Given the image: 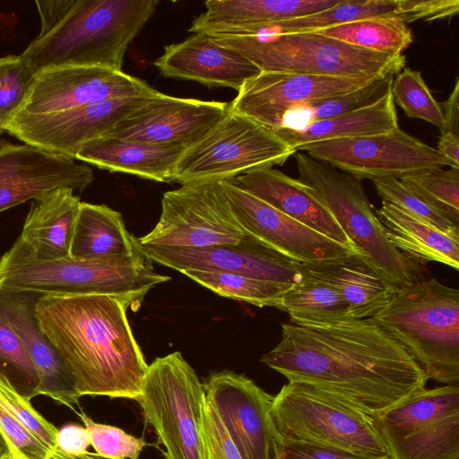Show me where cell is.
Here are the masks:
<instances>
[{
	"mask_svg": "<svg viewBox=\"0 0 459 459\" xmlns=\"http://www.w3.org/2000/svg\"><path fill=\"white\" fill-rule=\"evenodd\" d=\"M142 247L152 262L179 272L221 271L281 284L296 282L301 266V263L250 234L237 244L205 247Z\"/></svg>",
	"mask_w": 459,
	"mask_h": 459,
	"instance_id": "cell-19",
	"label": "cell"
},
{
	"mask_svg": "<svg viewBox=\"0 0 459 459\" xmlns=\"http://www.w3.org/2000/svg\"><path fill=\"white\" fill-rule=\"evenodd\" d=\"M299 179L326 206L356 250L398 290L427 280L424 263L387 240L358 178L296 152Z\"/></svg>",
	"mask_w": 459,
	"mask_h": 459,
	"instance_id": "cell-6",
	"label": "cell"
},
{
	"mask_svg": "<svg viewBox=\"0 0 459 459\" xmlns=\"http://www.w3.org/2000/svg\"><path fill=\"white\" fill-rule=\"evenodd\" d=\"M459 12L457 0H341L328 9L274 23L256 34L315 32L368 19H397L411 23L451 18Z\"/></svg>",
	"mask_w": 459,
	"mask_h": 459,
	"instance_id": "cell-24",
	"label": "cell"
},
{
	"mask_svg": "<svg viewBox=\"0 0 459 459\" xmlns=\"http://www.w3.org/2000/svg\"><path fill=\"white\" fill-rule=\"evenodd\" d=\"M229 181L307 227L356 250L330 211L299 179L265 167Z\"/></svg>",
	"mask_w": 459,
	"mask_h": 459,
	"instance_id": "cell-25",
	"label": "cell"
},
{
	"mask_svg": "<svg viewBox=\"0 0 459 459\" xmlns=\"http://www.w3.org/2000/svg\"><path fill=\"white\" fill-rule=\"evenodd\" d=\"M185 148L103 136L85 143L79 160L100 169L135 175L158 182H170Z\"/></svg>",
	"mask_w": 459,
	"mask_h": 459,
	"instance_id": "cell-28",
	"label": "cell"
},
{
	"mask_svg": "<svg viewBox=\"0 0 459 459\" xmlns=\"http://www.w3.org/2000/svg\"><path fill=\"white\" fill-rule=\"evenodd\" d=\"M204 435L208 459H243L219 414L206 398Z\"/></svg>",
	"mask_w": 459,
	"mask_h": 459,
	"instance_id": "cell-45",
	"label": "cell"
},
{
	"mask_svg": "<svg viewBox=\"0 0 459 459\" xmlns=\"http://www.w3.org/2000/svg\"><path fill=\"white\" fill-rule=\"evenodd\" d=\"M397 127V113L390 88L378 100L360 109L301 127L280 126L273 131L298 152L301 146L312 143L385 134Z\"/></svg>",
	"mask_w": 459,
	"mask_h": 459,
	"instance_id": "cell-30",
	"label": "cell"
},
{
	"mask_svg": "<svg viewBox=\"0 0 459 459\" xmlns=\"http://www.w3.org/2000/svg\"><path fill=\"white\" fill-rule=\"evenodd\" d=\"M219 182L246 232L284 255L299 263L319 264L358 252L281 212L230 181Z\"/></svg>",
	"mask_w": 459,
	"mask_h": 459,
	"instance_id": "cell-20",
	"label": "cell"
},
{
	"mask_svg": "<svg viewBox=\"0 0 459 459\" xmlns=\"http://www.w3.org/2000/svg\"><path fill=\"white\" fill-rule=\"evenodd\" d=\"M281 310L300 325L353 319L337 289L315 264L301 263L299 279L284 293Z\"/></svg>",
	"mask_w": 459,
	"mask_h": 459,
	"instance_id": "cell-33",
	"label": "cell"
},
{
	"mask_svg": "<svg viewBox=\"0 0 459 459\" xmlns=\"http://www.w3.org/2000/svg\"><path fill=\"white\" fill-rule=\"evenodd\" d=\"M157 0H72L60 19L21 56L37 74L58 66L122 71L129 44L154 13Z\"/></svg>",
	"mask_w": 459,
	"mask_h": 459,
	"instance_id": "cell-3",
	"label": "cell"
},
{
	"mask_svg": "<svg viewBox=\"0 0 459 459\" xmlns=\"http://www.w3.org/2000/svg\"><path fill=\"white\" fill-rule=\"evenodd\" d=\"M261 361L288 381L328 391L374 415L425 388L428 377L372 318L325 325L282 324Z\"/></svg>",
	"mask_w": 459,
	"mask_h": 459,
	"instance_id": "cell-1",
	"label": "cell"
},
{
	"mask_svg": "<svg viewBox=\"0 0 459 459\" xmlns=\"http://www.w3.org/2000/svg\"><path fill=\"white\" fill-rule=\"evenodd\" d=\"M204 387L243 459L279 457L283 438L272 415L273 395L228 370L212 374Z\"/></svg>",
	"mask_w": 459,
	"mask_h": 459,
	"instance_id": "cell-14",
	"label": "cell"
},
{
	"mask_svg": "<svg viewBox=\"0 0 459 459\" xmlns=\"http://www.w3.org/2000/svg\"><path fill=\"white\" fill-rule=\"evenodd\" d=\"M181 273L222 297L259 307H272L281 309L283 295L292 285L221 271L186 270Z\"/></svg>",
	"mask_w": 459,
	"mask_h": 459,
	"instance_id": "cell-35",
	"label": "cell"
},
{
	"mask_svg": "<svg viewBox=\"0 0 459 459\" xmlns=\"http://www.w3.org/2000/svg\"><path fill=\"white\" fill-rule=\"evenodd\" d=\"M159 92L108 99L52 115L16 116L5 132L24 143L75 160L85 143L105 136Z\"/></svg>",
	"mask_w": 459,
	"mask_h": 459,
	"instance_id": "cell-15",
	"label": "cell"
},
{
	"mask_svg": "<svg viewBox=\"0 0 459 459\" xmlns=\"http://www.w3.org/2000/svg\"><path fill=\"white\" fill-rule=\"evenodd\" d=\"M143 253L126 230L121 214L105 204L82 202L75 222L70 256L98 260Z\"/></svg>",
	"mask_w": 459,
	"mask_h": 459,
	"instance_id": "cell-31",
	"label": "cell"
},
{
	"mask_svg": "<svg viewBox=\"0 0 459 459\" xmlns=\"http://www.w3.org/2000/svg\"><path fill=\"white\" fill-rule=\"evenodd\" d=\"M388 459H459V386L423 388L372 415Z\"/></svg>",
	"mask_w": 459,
	"mask_h": 459,
	"instance_id": "cell-11",
	"label": "cell"
},
{
	"mask_svg": "<svg viewBox=\"0 0 459 459\" xmlns=\"http://www.w3.org/2000/svg\"><path fill=\"white\" fill-rule=\"evenodd\" d=\"M377 195L409 215L448 235L459 238V225L427 203L400 179L386 178L372 180Z\"/></svg>",
	"mask_w": 459,
	"mask_h": 459,
	"instance_id": "cell-40",
	"label": "cell"
},
{
	"mask_svg": "<svg viewBox=\"0 0 459 459\" xmlns=\"http://www.w3.org/2000/svg\"><path fill=\"white\" fill-rule=\"evenodd\" d=\"M68 456L71 459H117V458L102 456V455H98L97 453H92V452H86L85 454H82L80 455H68Z\"/></svg>",
	"mask_w": 459,
	"mask_h": 459,
	"instance_id": "cell-51",
	"label": "cell"
},
{
	"mask_svg": "<svg viewBox=\"0 0 459 459\" xmlns=\"http://www.w3.org/2000/svg\"><path fill=\"white\" fill-rule=\"evenodd\" d=\"M48 459H71L67 455L62 453L61 451L56 449L53 451Z\"/></svg>",
	"mask_w": 459,
	"mask_h": 459,
	"instance_id": "cell-52",
	"label": "cell"
},
{
	"mask_svg": "<svg viewBox=\"0 0 459 459\" xmlns=\"http://www.w3.org/2000/svg\"><path fill=\"white\" fill-rule=\"evenodd\" d=\"M277 459H388L387 456H368L316 443L283 439Z\"/></svg>",
	"mask_w": 459,
	"mask_h": 459,
	"instance_id": "cell-46",
	"label": "cell"
},
{
	"mask_svg": "<svg viewBox=\"0 0 459 459\" xmlns=\"http://www.w3.org/2000/svg\"><path fill=\"white\" fill-rule=\"evenodd\" d=\"M40 295L0 287V316L18 335L38 370L39 395L73 409L81 396L73 376L39 325L35 307Z\"/></svg>",
	"mask_w": 459,
	"mask_h": 459,
	"instance_id": "cell-22",
	"label": "cell"
},
{
	"mask_svg": "<svg viewBox=\"0 0 459 459\" xmlns=\"http://www.w3.org/2000/svg\"><path fill=\"white\" fill-rule=\"evenodd\" d=\"M315 32L355 47L391 55H402L412 42L411 29L397 19L361 20Z\"/></svg>",
	"mask_w": 459,
	"mask_h": 459,
	"instance_id": "cell-34",
	"label": "cell"
},
{
	"mask_svg": "<svg viewBox=\"0 0 459 459\" xmlns=\"http://www.w3.org/2000/svg\"><path fill=\"white\" fill-rule=\"evenodd\" d=\"M393 79L394 75L378 77L347 93L298 107L286 114L281 126L301 127L368 107L387 92Z\"/></svg>",
	"mask_w": 459,
	"mask_h": 459,
	"instance_id": "cell-36",
	"label": "cell"
},
{
	"mask_svg": "<svg viewBox=\"0 0 459 459\" xmlns=\"http://www.w3.org/2000/svg\"><path fill=\"white\" fill-rule=\"evenodd\" d=\"M444 128L443 133H452L459 135V78L456 77L454 88L449 97L440 103Z\"/></svg>",
	"mask_w": 459,
	"mask_h": 459,
	"instance_id": "cell-48",
	"label": "cell"
},
{
	"mask_svg": "<svg viewBox=\"0 0 459 459\" xmlns=\"http://www.w3.org/2000/svg\"><path fill=\"white\" fill-rule=\"evenodd\" d=\"M8 459H21L19 458L18 456H16L15 455H13L10 458Z\"/></svg>",
	"mask_w": 459,
	"mask_h": 459,
	"instance_id": "cell-53",
	"label": "cell"
},
{
	"mask_svg": "<svg viewBox=\"0 0 459 459\" xmlns=\"http://www.w3.org/2000/svg\"><path fill=\"white\" fill-rule=\"evenodd\" d=\"M156 273L142 254L98 260L71 256L36 260L15 242L0 256V287L41 294L108 295L123 300L133 311L147 292L169 281Z\"/></svg>",
	"mask_w": 459,
	"mask_h": 459,
	"instance_id": "cell-4",
	"label": "cell"
},
{
	"mask_svg": "<svg viewBox=\"0 0 459 459\" xmlns=\"http://www.w3.org/2000/svg\"><path fill=\"white\" fill-rule=\"evenodd\" d=\"M0 378L29 401L39 395L38 370L18 335L1 316Z\"/></svg>",
	"mask_w": 459,
	"mask_h": 459,
	"instance_id": "cell-37",
	"label": "cell"
},
{
	"mask_svg": "<svg viewBox=\"0 0 459 459\" xmlns=\"http://www.w3.org/2000/svg\"><path fill=\"white\" fill-rule=\"evenodd\" d=\"M0 406L22 424L51 452L56 449L57 429L6 381L0 378Z\"/></svg>",
	"mask_w": 459,
	"mask_h": 459,
	"instance_id": "cell-43",
	"label": "cell"
},
{
	"mask_svg": "<svg viewBox=\"0 0 459 459\" xmlns=\"http://www.w3.org/2000/svg\"><path fill=\"white\" fill-rule=\"evenodd\" d=\"M154 91L145 82L122 71L100 66L53 67L36 74L16 116L52 115L108 99Z\"/></svg>",
	"mask_w": 459,
	"mask_h": 459,
	"instance_id": "cell-18",
	"label": "cell"
},
{
	"mask_svg": "<svg viewBox=\"0 0 459 459\" xmlns=\"http://www.w3.org/2000/svg\"><path fill=\"white\" fill-rule=\"evenodd\" d=\"M400 180L459 225V169H439Z\"/></svg>",
	"mask_w": 459,
	"mask_h": 459,
	"instance_id": "cell-39",
	"label": "cell"
},
{
	"mask_svg": "<svg viewBox=\"0 0 459 459\" xmlns=\"http://www.w3.org/2000/svg\"><path fill=\"white\" fill-rule=\"evenodd\" d=\"M13 454L10 445L0 432V459H8Z\"/></svg>",
	"mask_w": 459,
	"mask_h": 459,
	"instance_id": "cell-50",
	"label": "cell"
},
{
	"mask_svg": "<svg viewBox=\"0 0 459 459\" xmlns=\"http://www.w3.org/2000/svg\"><path fill=\"white\" fill-rule=\"evenodd\" d=\"M298 151L360 180L401 179L446 166L459 169L436 148L400 127L385 134L312 143Z\"/></svg>",
	"mask_w": 459,
	"mask_h": 459,
	"instance_id": "cell-12",
	"label": "cell"
},
{
	"mask_svg": "<svg viewBox=\"0 0 459 459\" xmlns=\"http://www.w3.org/2000/svg\"><path fill=\"white\" fill-rule=\"evenodd\" d=\"M391 91L394 102L409 117L422 119L443 131L440 103L432 96L420 71L403 68L393 79Z\"/></svg>",
	"mask_w": 459,
	"mask_h": 459,
	"instance_id": "cell-38",
	"label": "cell"
},
{
	"mask_svg": "<svg viewBox=\"0 0 459 459\" xmlns=\"http://www.w3.org/2000/svg\"><path fill=\"white\" fill-rule=\"evenodd\" d=\"M35 76L21 55L0 56V134L22 109Z\"/></svg>",
	"mask_w": 459,
	"mask_h": 459,
	"instance_id": "cell-41",
	"label": "cell"
},
{
	"mask_svg": "<svg viewBox=\"0 0 459 459\" xmlns=\"http://www.w3.org/2000/svg\"><path fill=\"white\" fill-rule=\"evenodd\" d=\"M372 319L413 358L426 377L459 384V290L434 278L402 288Z\"/></svg>",
	"mask_w": 459,
	"mask_h": 459,
	"instance_id": "cell-5",
	"label": "cell"
},
{
	"mask_svg": "<svg viewBox=\"0 0 459 459\" xmlns=\"http://www.w3.org/2000/svg\"><path fill=\"white\" fill-rule=\"evenodd\" d=\"M0 432L10 445L13 454L21 459H48L52 453L1 406Z\"/></svg>",
	"mask_w": 459,
	"mask_h": 459,
	"instance_id": "cell-44",
	"label": "cell"
},
{
	"mask_svg": "<svg viewBox=\"0 0 459 459\" xmlns=\"http://www.w3.org/2000/svg\"><path fill=\"white\" fill-rule=\"evenodd\" d=\"M91 446L88 429L78 424H67L57 430L56 449L68 455L85 454Z\"/></svg>",
	"mask_w": 459,
	"mask_h": 459,
	"instance_id": "cell-47",
	"label": "cell"
},
{
	"mask_svg": "<svg viewBox=\"0 0 459 459\" xmlns=\"http://www.w3.org/2000/svg\"><path fill=\"white\" fill-rule=\"evenodd\" d=\"M341 0H208L192 22L195 34L254 35L274 23L309 15Z\"/></svg>",
	"mask_w": 459,
	"mask_h": 459,
	"instance_id": "cell-26",
	"label": "cell"
},
{
	"mask_svg": "<svg viewBox=\"0 0 459 459\" xmlns=\"http://www.w3.org/2000/svg\"><path fill=\"white\" fill-rule=\"evenodd\" d=\"M153 65L165 77L236 91L261 73L245 56L205 34H195L165 47Z\"/></svg>",
	"mask_w": 459,
	"mask_h": 459,
	"instance_id": "cell-23",
	"label": "cell"
},
{
	"mask_svg": "<svg viewBox=\"0 0 459 459\" xmlns=\"http://www.w3.org/2000/svg\"><path fill=\"white\" fill-rule=\"evenodd\" d=\"M210 37L245 56L261 72L375 79L399 74L406 63L403 54L355 47L317 32Z\"/></svg>",
	"mask_w": 459,
	"mask_h": 459,
	"instance_id": "cell-7",
	"label": "cell"
},
{
	"mask_svg": "<svg viewBox=\"0 0 459 459\" xmlns=\"http://www.w3.org/2000/svg\"><path fill=\"white\" fill-rule=\"evenodd\" d=\"M81 203L71 188H58L31 200L15 243L36 260L70 256Z\"/></svg>",
	"mask_w": 459,
	"mask_h": 459,
	"instance_id": "cell-27",
	"label": "cell"
},
{
	"mask_svg": "<svg viewBox=\"0 0 459 459\" xmlns=\"http://www.w3.org/2000/svg\"><path fill=\"white\" fill-rule=\"evenodd\" d=\"M136 401L164 446L167 459H208L204 387L179 351L148 365Z\"/></svg>",
	"mask_w": 459,
	"mask_h": 459,
	"instance_id": "cell-8",
	"label": "cell"
},
{
	"mask_svg": "<svg viewBox=\"0 0 459 459\" xmlns=\"http://www.w3.org/2000/svg\"><path fill=\"white\" fill-rule=\"evenodd\" d=\"M296 152L272 129L230 111L206 135L184 150L172 181L186 185L230 180L281 165Z\"/></svg>",
	"mask_w": 459,
	"mask_h": 459,
	"instance_id": "cell-10",
	"label": "cell"
},
{
	"mask_svg": "<svg viewBox=\"0 0 459 459\" xmlns=\"http://www.w3.org/2000/svg\"><path fill=\"white\" fill-rule=\"evenodd\" d=\"M372 80L261 72L245 82L230 103V109L273 130L281 126L290 110L347 93Z\"/></svg>",
	"mask_w": 459,
	"mask_h": 459,
	"instance_id": "cell-17",
	"label": "cell"
},
{
	"mask_svg": "<svg viewBox=\"0 0 459 459\" xmlns=\"http://www.w3.org/2000/svg\"><path fill=\"white\" fill-rule=\"evenodd\" d=\"M91 437V446L100 455L117 459H137L147 445L142 437H135L123 429L98 423L85 412H77Z\"/></svg>",
	"mask_w": 459,
	"mask_h": 459,
	"instance_id": "cell-42",
	"label": "cell"
},
{
	"mask_svg": "<svg viewBox=\"0 0 459 459\" xmlns=\"http://www.w3.org/2000/svg\"><path fill=\"white\" fill-rule=\"evenodd\" d=\"M247 234L220 182L207 181L166 192L158 223L139 241L142 246L205 247L237 244Z\"/></svg>",
	"mask_w": 459,
	"mask_h": 459,
	"instance_id": "cell-13",
	"label": "cell"
},
{
	"mask_svg": "<svg viewBox=\"0 0 459 459\" xmlns=\"http://www.w3.org/2000/svg\"><path fill=\"white\" fill-rule=\"evenodd\" d=\"M437 150L459 168V135L452 133L441 134Z\"/></svg>",
	"mask_w": 459,
	"mask_h": 459,
	"instance_id": "cell-49",
	"label": "cell"
},
{
	"mask_svg": "<svg viewBox=\"0 0 459 459\" xmlns=\"http://www.w3.org/2000/svg\"><path fill=\"white\" fill-rule=\"evenodd\" d=\"M108 295L41 294L39 325L82 396L137 400L148 368L126 317Z\"/></svg>",
	"mask_w": 459,
	"mask_h": 459,
	"instance_id": "cell-2",
	"label": "cell"
},
{
	"mask_svg": "<svg viewBox=\"0 0 459 459\" xmlns=\"http://www.w3.org/2000/svg\"><path fill=\"white\" fill-rule=\"evenodd\" d=\"M315 264L337 289L353 319L372 318L399 290L358 252Z\"/></svg>",
	"mask_w": 459,
	"mask_h": 459,
	"instance_id": "cell-29",
	"label": "cell"
},
{
	"mask_svg": "<svg viewBox=\"0 0 459 459\" xmlns=\"http://www.w3.org/2000/svg\"><path fill=\"white\" fill-rule=\"evenodd\" d=\"M92 169L30 144L0 141V212L58 188L82 192Z\"/></svg>",
	"mask_w": 459,
	"mask_h": 459,
	"instance_id": "cell-21",
	"label": "cell"
},
{
	"mask_svg": "<svg viewBox=\"0 0 459 459\" xmlns=\"http://www.w3.org/2000/svg\"><path fill=\"white\" fill-rule=\"evenodd\" d=\"M374 212L387 240L400 252L424 264L437 262L459 269V238L444 233L384 201Z\"/></svg>",
	"mask_w": 459,
	"mask_h": 459,
	"instance_id": "cell-32",
	"label": "cell"
},
{
	"mask_svg": "<svg viewBox=\"0 0 459 459\" xmlns=\"http://www.w3.org/2000/svg\"><path fill=\"white\" fill-rule=\"evenodd\" d=\"M272 415L283 439L387 456L372 415L317 386L288 381L273 396Z\"/></svg>",
	"mask_w": 459,
	"mask_h": 459,
	"instance_id": "cell-9",
	"label": "cell"
},
{
	"mask_svg": "<svg viewBox=\"0 0 459 459\" xmlns=\"http://www.w3.org/2000/svg\"><path fill=\"white\" fill-rule=\"evenodd\" d=\"M230 103L184 99L159 92L118 122L105 136L174 144L197 143L229 113Z\"/></svg>",
	"mask_w": 459,
	"mask_h": 459,
	"instance_id": "cell-16",
	"label": "cell"
}]
</instances>
